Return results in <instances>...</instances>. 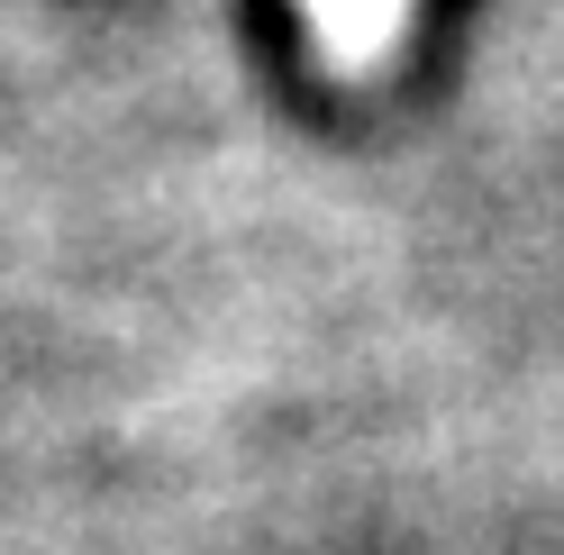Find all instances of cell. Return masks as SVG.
<instances>
[{
	"label": "cell",
	"mask_w": 564,
	"mask_h": 555,
	"mask_svg": "<svg viewBox=\"0 0 564 555\" xmlns=\"http://www.w3.org/2000/svg\"><path fill=\"white\" fill-rule=\"evenodd\" d=\"M319 19H328V37H337L346 55H373L382 37H392L401 0H319Z\"/></svg>",
	"instance_id": "obj_1"
}]
</instances>
